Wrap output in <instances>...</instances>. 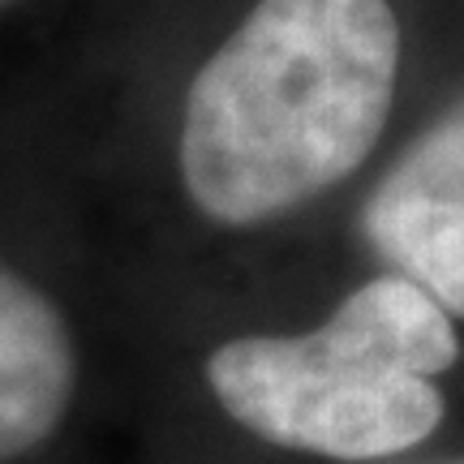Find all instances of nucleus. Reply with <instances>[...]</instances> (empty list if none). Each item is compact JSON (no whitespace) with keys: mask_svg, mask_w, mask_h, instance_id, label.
<instances>
[{"mask_svg":"<svg viewBox=\"0 0 464 464\" xmlns=\"http://www.w3.org/2000/svg\"><path fill=\"white\" fill-rule=\"evenodd\" d=\"M456 357V318L404 276H379L314 332L219 344L207 382L237 426L276 448L387 460L439 430L434 379Z\"/></svg>","mask_w":464,"mask_h":464,"instance_id":"f03ea898","label":"nucleus"},{"mask_svg":"<svg viewBox=\"0 0 464 464\" xmlns=\"http://www.w3.org/2000/svg\"><path fill=\"white\" fill-rule=\"evenodd\" d=\"M396 78L387 0H258L185 100L194 207L224 228H254L327 194L370 160Z\"/></svg>","mask_w":464,"mask_h":464,"instance_id":"f257e3e1","label":"nucleus"},{"mask_svg":"<svg viewBox=\"0 0 464 464\" xmlns=\"http://www.w3.org/2000/svg\"><path fill=\"white\" fill-rule=\"evenodd\" d=\"M365 237L392 276L464 314V121L448 112L417 138L365 202Z\"/></svg>","mask_w":464,"mask_h":464,"instance_id":"7ed1b4c3","label":"nucleus"},{"mask_svg":"<svg viewBox=\"0 0 464 464\" xmlns=\"http://www.w3.org/2000/svg\"><path fill=\"white\" fill-rule=\"evenodd\" d=\"M78 387V348L65 314L0 263V464L61 430Z\"/></svg>","mask_w":464,"mask_h":464,"instance_id":"20e7f679","label":"nucleus"}]
</instances>
